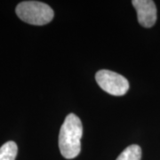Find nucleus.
Masks as SVG:
<instances>
[{
    "instance_id": "f257e3e1",
    "label": "nucleus",
    "mask_w": 160,
    "mask_h": 160,
    "mask_svg": "<svg viewBox=\"0 0 160 160\" xmlns=\"http://www.w3.org/2000/svg\"><path fill=\"white\" fill-rule=\"evenodd\" d=\"M82 135L81 120L78 116L70 113L64 120L59 134V149L63 158L72 159L79 155Z\"/></svg>"
},
{
    "instance_id": "f03ea898",
    "label": "nucleus",
    "mask_w": 160,
    "mask_h": 160,
    "mask_svg": "<svg viewBox=\"0 0 160 160\" xmlns=\"http://www.w3.org/2000/svg\"><path fill=\"white\" fill-rule=\"evenodd\" d=\"M16 14L25 22L42 26L52 22L54 12L50 6L38 1H24L16 6Z\"/></svg>"
},
{
    "instance_id": "7ed1b4c3",
    "label": "nucleus",
    "mask_w": 160,
    "mask_h": 160,
    "mask_svg": "<svg viewBox=\"0 0 160 160\" xmlns=\"http://www.w3.org/2000/svg\"><path fill=\"white\" fill-rule=\"evenodd\" d=\"M95 79L103 91L114 96H122L129 89V82L125 77L108 69L99 70Z\"/></svg>"
},
{
    "instance_id": "20e7f679",
    "label": "nucleus",
    "mask_w": 160,
    "mask_h": 160,
    "mask_svg": "<svg viewBox=\"0 0 160 160\" xmlns=\"http://www.w3.org/2000/svg\"><path fill=\"white\" fill-rule=\"evenodd\" d=\"M139 23L144 28H151L157 22V7L152 0H133Z\"/></svg>"
},
{
    "instance_id": "39448f33",
    "label": "nucleus",
    "mask_w": 160,
    "mask_h": 160,
    "mask_svg": "<svg viewBox=\"0 0 160 160\" xmlns=\"http://www.w3.org/2000/svg\"><path fill=\"white\" fill-rule=\"evenodd\" d=\"M142 149L139 145L132 144L125 149L116 160H141Z\"/></svg>"
},
{
    "instance_id": "423d86ee",
    "label": "nucleus",
    "mask_w": 160,
    "mask_h": 160,
    "mask_svg": "<svg viewBox=\"0 0 160 160\" xmlns=\"http://www.w3.org/2000/svg\"><path fill=\"white\" fill-rule=\"evenodd\" d=\"M17 152V144L12 141L7 142L0 148V160H15Z\"/></svg>"
}]
</instances>
